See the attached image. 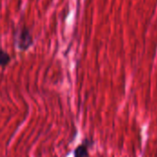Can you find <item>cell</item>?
Returning <instances> with one entry per match:
<instances>
[{
	"label": "cell",
	"instance_id": "6da1fadb",
	"mask_svg": "<svg viewBox=\"0 0 157 157\" xmlns=\"http://www.w3.org/2000/svg\"><path fill=\"white\" fill-rule=\"evenodd\" d=\"M15 43H16L17 47L21 51H26L32 45L33 39H32V36H31L29 29L22 28V29H19L16 32Z\"/></svg>",
	"mask_w": 157,
	"mask_h": 157
},
{
	"label": "cell",
	"instance_id": "7a4b0ae2",
	"mask_svg": "<svg viewBox=\"0 0 157 157\" xmlns=\"http://www.w3.org/2000/svg\"><path fill=\"white\" fill-rule=\"evenodd\" d=\"M75 157H87L88 156V153H87V147L86 144L80 145L79 147L76 148L75 153Z\"/></svg>",
	"mask_w": 157,
	"mask_h": 157
},
{
	"label": "cell",
	"instance_id": "3957f363",
	"mask_svg": "<svg viewBox=\"0 0 157 157\" xmlns=\"http://www.w3.org/2000/svg\"><path fill=\"white\" fill-rule=\"evenodd\" d=\"M10 62V56L7 52L0 50V66H6Z\"/></svg>",
	"mask_w": 157,
	"mask_h": 157
}]
</instances>
